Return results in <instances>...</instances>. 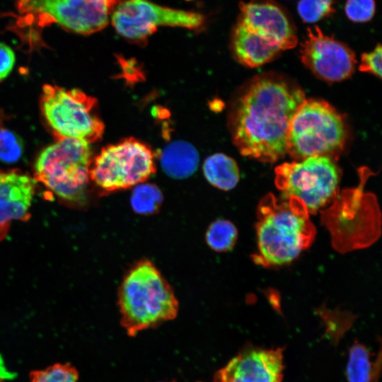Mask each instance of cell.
Listing matches in <instances>:
<instances>
[{
    "label": "cell",
    "instance_id": "6da1fadb",
    "mask_svg": "<svg viewBox=\"0 0 382 382\" xmlns=\"http://www.w3.org/2000/svg\"><path fill=\"white\" fill-rule=\"evenodd\" d=\"M303 91L272 74L255 77L233 106L230 125L234 144L246 157L274 162L286 154V137Z\"/></svg>",
    "mask_w": 382,
    "mask_h": 382
},
{
    "label": "cell",
    "instance_id": "7a4b0ae2",
    "mask_svg": "<svg viewBox=\"0 0 382 382\" xmlns=\"http://www.w3.org/2000/svg\"><path fill=\"white\" fill-rule=\"evenodd\" d=\"M257 253L253 260L265 267L282 265L311 245L316 228L304 205L295 198L265 196L257 210Z\"/></svg>",
    "mask_w": 382,
    "mask_h": 382
},
{
    "label": "cell",
    "instance_id": "3957f363",
    "mask_svg": "<svg viewBox=\"0 0 382 382\" xmlns=\"http://www.w3.org/2000/svg\"><path fill=\"white\" fill-rule=\"evenodd\" d=\"M117 298L121 325L132 337L174 319L179 308L171 285L148 259L139 260L127 270Z\"/></svg>",
    "mask_w": 382,
    "mask_h": 382
},
{
    "label": "cell",
    "instance_id": "277c9868",
    "mask_svg": "<svg viewBox=\"0 0 382 382\" xmlns=\"http://www.w3.org/2000/svg\"><path fill=\"white\" fill-rule=\"evenodd\" d=\"M122 0H16L9 28L30 45L41 31L57 24L64 30L90 35L105 28Z\"/></svg>",
    "mask_w": 382,
    "mask_h": 382
},
{
    "label": "cell",
    "instance_id": "5b68a950",
    "mask_svg": "<svg viewBox=\"0 0 382 382\" xmlns=\"http://www.w3.org/2000/svg\"><path fill=\"white\" fill-rule=\"evenodd\" d=\"M347 139L346 122L334 107L323 100L306 98L290 122L286 154L297 161L319 156L332 158Z\"/></svg>",
    "mask_w": 382,
    "mask_h": 382
},
{
    "label": "cell",
    "instance_id": "8992f818",
    "mask_svg": "<svg viewBox=\"0 0 382 382\" xmlns=\"http://www.w3.org/2000/svg\"><path fill=\"white\" fill-rule=\"evenodd\" d=\"M89 143L63 139L47 146L35 164V180L59 198L73 203L85 202L91 164Z\"/></svg>",
    "mask_w": 382,
    "mask_h": 382
},
{
    "label": "cell",
    "instance_id": "52a82bcc",
    "mask_svg": "<svg viewBox=\"0 0 382 382\" xmlns=\"http://www.w3.org/2000/svg\"><path fill=\"white\" fill-rule=\"evenodd\" d=\"M358 187L337 195L323 221L329 228L334 247L345 252L366 247L380 235V212L375 197Z\"/></svg>",
    "mask_w": 382,
    "mask_h": 382
},
{
    "label": "cell",
    "instance_id": "ba28073f",
    "mask_svg": "<svg viewBox=\"0 0 382 382\" xmlns=\"http://www.w3.org/2000/svg\"><path fill=\"white\" fill-rule=\"evenodd\" d=\"M96 107V100L79 89L50 84L42 88L41 110L57 140L77 139L91 143L100 139L104 125Z\"/></svg>",
    "mask_w": 382,
    "mask_h": 382
},
{
    "label": "cell",
    "instance_id": "9c48e42d",
    "mask_svg": "<svg viewBox=\"0 0 382 382\" xmlns=\"http://www.w3.org/2000/svg\"><path fill=\"white\" fill-rule=\"evenodd\" d=\"M274 183L283 198L300 201L315 213L337 195L340 170L327 156H312L284 163L275 168Z\"/></svg>",
    "mask_w": 382,
    "mask_h": 382
},
{
    "label": "cell",
    "instance_id": "30bf717a",
    "mask_svg": "<svg viewBox=\"0 0 382 382\" xmlns=\"http://www.w3.org/2000/svg\"><path fill=\"white\" fill-rule=\"evenodd\" d=\"M155 172L151 150L133 138L102 149L89 167V178L102 191L125 190L143 183Z\"/></svg>",
    "mask_w": 382,
    "mask_h": 382
},
{
    "label": "cell",
    "instance_id": "8fae6325",
    "mask_svg": "<svg viewBox=\"0 0 382 382\" xmlns=\"http://www.w3.org/2000/svg\"><path fill=\"white\" fill-rule=\"evenodd\" d=\"M110 20L121 36L144 42L159 26L196 29L205 18L200 13L161 6L151 0H124L115 8Z\"/></svg>",
    "mask_w": 382,
    "mask_h": 382
},
{
    "label": "cell",
    "instance_id": "7c38bea8",
    "mask_svg": "<svg viewBox=\"0 0 382 382\" xmlns=\"http://www.w3.org/2000/svg\"><path fill=\"white\" fill-rule=\"evenodd\" d=\"M300 54L305 66L316 76L329 82L349 78L357 63L355 54L347 45L325 35L318 26L307 29Z\"/></svg>",
    "mask_w": 382,
    "mask_h": 382
},
{
    "label": "cell",
    "instance_id": "4fadbf2b",
    "mask_svg": "<svg viewBox=\"0 0 382 382\" xmlns=\"http://www.w3.org/2000/svg\"><path fill=\"white\" fill-rule=\"evenodd\" d=\"M238 22L282 51L296 47V29L289 13L274 0H250L239 4Z\"/></svg>",
    "mask_w": 382,
    "mask_h": 382
},
{
    "label": "cell",
    "instance_id": "5bb4252c",
    "mask_svg": "<svg viewBox=\"0 0 382 382\" xmlns=\"http://www.w3.org/2000/svg\"><path fill=\"white\" fill-rule=\"evenodd\" d=\"M283 349L243 348L214 374L213 382H282Z\"/></svg>",
    "mask_w": 382,
    "mask_h": 382
},
{
    "label": "cell",
    "instance_id": "9a60e30c",
    "mask_svg": "<svg viewBox=\"0 0 382 382\" xmlns=\"http://www.w3.org/2000/svg\"><path fill=\"white\" fill-rule=\"evenodd\" d=\"M35 180L18 170H0V242L13 221H28Z\"/></svg>",
    "mask_w": 382,
    "mask_h": 382
},
{
    "label": "cell",
    "instance_id": "2e32d148",
    "mask_svg": "<svg viewBox=\"0 0 382 382\" xmlns=\"http://www.w3.org/2000/svg\"><path fill=\"white\" fill-rule=\"evenodd\" d=\"M231 45L236 58L250 67L263 65L282 52L279 47L238 21L231 32Z\"/></svg>",
    "mask_w": 382,
    "mask_h": 382
},
{
    "label": "cell",
    "instance_id": "e0dca14e",
    "mask_svg": "<svg viewBox=\"0 0 382 382\" xmlns=\"http://www.w3.org/2000/svg\"><path fill=\"white\" fill-rule=\"evenodd\" d=\"M161 163L163 170L170 177L185 178L196 170L199 154L192 144L183 141H176L163 149Z\"/></svg>",
    "mask_w": 382,
    "mask_h": 382
},
{
    "label": "cell",
    "instance_id": "ac0fdd59",
    "mask_svg": "<svg viewBox=\"0 0 382 382\" xmlns=\"http://www.w3.org/2000/svg\"><path fill=\"white\" fill-rule=\"evenodd\" d=\"M203 172L211 185L222 190L233 189L240 180L236 162L224 154H215L207 157L203 164Z\"/></svg>",
    "mask_w": 382,
    "mask_h": 382
},
{
    "label": "cell",
    "instance_id": "d6986e66",
    "mask_svg": "<svg viewBox=\"0 0 382 382\" xmlns=\"http://www.w3.org/2000/svg\"><path fill=\"white\" fill-rule=\"evenodd\" d=\"M373 354L363 345L355 342L349 349L346 369L348 382H374L380 371L381 358L372 360Z\"/></svg>",
    "mask_w": 382,
    "mask_h": 382
},
{
    "label": "cell",
    "instance_id": "ffe728a7",
    "mask_svg": "<svg viewBox=\"0 0 382 382\" xmlns=\"http://www.w3.org/2000/svg\"><path fill=\"white\" fill-rule=\"evenodd\" d=\"M205 237L207 245L213 250L226 252L235 245L238 231L231 221L220 219L209 226Z\"/></svg>",
    "mask_w": 382,
    "mask_h": 382
},
{
    "label": "cell",
    "instance_id": "44dd1931",
    "mask_svg": "<svg viewBox=\"0 0 382 382\" xmlns=\"http://www.w3.org/2000/svg\"><path fill=\"white\" fill-rule=\"evenodd\" d=\"M162 202L161 190L154 184L144 183L136 185L130 199L134 212L144 215L156 212Z\"/></svg>",
    "mask_w": 382,
    "mask_h": 382
},
{
    "label": "cell",
    "instance_id": "7402d4cb",
    "mask_svg": "<svg viewBox=\"0 0 382 382\" xmlns=\"http://www.w3.org/2000/svg\"><path fill=\"white\" fill-rule=\"evenodd\" d=\"M30 378V382H77L79 374L70 364L57 363L32 371Z\"/></svg>",
    "mask_w": 382,
    "mask_h": 382
},
{
    "label": "cell",
    "instance_id": "603a6c76",
    "mask_svg": "<svg viewBox=\"0 0 382 382\" xmlns=\"http://www.w3.org/2000/svg\"><path fill=\"white\" fill-rule=\"evenodd\" d=\"M333 5L334 0H299L297 11L303 22L313 23L332 15Z\"/></svg>",
    "mask_w": 382,
    "mask_h": 382
},
{
    "label": "cell",
    "instance_id": "cb8c5ba5",
    "mask_svg": "<svg viewBox=\"0 0 382 382\" xmlns=\"http://www.w3.org/2000/svg\"><path fill=\"white\" fill-rule=\"evenodd\" d=\"M23 151L20 139L11 131L0 127V160L4 162L18 161Z\"/></svg>",
    "mask_w": 382,
    "mask_h": 382
},
{
    "label": "cell",
    "instance_id": "d4e9b609",
    "mask_svg": "<svg viewBox=\"0 0 382 382\" xmlns=\"http://www.w3.org/2000/svg\"><path fill=\"white\" fill-rule=\"evenodd\" d=\"M345 11L349 20L365 23L372 19L376 11L374 0H347Z\"/></svg>",
    "mask_w": 382,
    "mask_h": 382
},
{
    "label": "cell",
    "instance_id": "484cf974",
    "mask_svg": "<svg viewBox=\"0 0 382 382\" xmlns=\"http://www.w3.org/2000/svg\"><path fill=\"white\" fill-rule=\"evenodd\" d=\"M381 46L378 44L373 51L364 53L359 67L361 71L371 73L378 78L381 77Z\"/></svg>",
    "mask_w": 382,
    "mask_h": 382
},
{
    "label": "cell",
    "instance_id": "4316f807",
    "mask_svg": "<svg viewBox=\"0 0 382 382\" xmlns=\"http://www.w3.org/2000/svg\"><path fill=\"white\" fill-rule=\"evenodd\" d=\"M14 64V52L7 45L0 42V81L10 74Z\"/></svg>",
    "mask_w": 382,
    "mask_h": 382
},
{
    "label": "cell",
    "instance_id": "83f0119b",
    "mask_svg": "<svg viewBox=\"0 0 382 382\" xmlns=\"http://www.w3.org/2000/svg\"><path fill=\"white\" fill-rule=\"evenodd\" d=\"M4 113L2 110L0 109V127H1V126L4 120Z\"/></svg>",
    "mask_w": 382,
    "mask_h": 382
}]
</instances>
